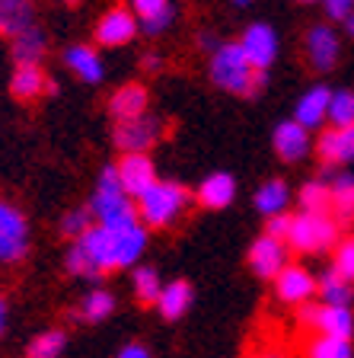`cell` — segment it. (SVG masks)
I'll return each instance as SVG.
<instances>
[{
    "label": "cell",
    "mask_w": 354,
    "mask_h": 358,
    "mask_svg": "<svg viewBox=\"0 0 354 358\" xmlns=\"http://www.w3.org/2000/svg\"><path fill=\"white\" fill-rule=\"evenodd\" d=\"M211 80L227 93H236L243 99L262 96V90L268 87V71H256L239 48V42H223L214 55H211Z\"/></svg>",
    "instance_id": "1"
},
{
    "label": "cell",
    "mask_w": 354,
    "mask_h": 358,
    "mask_svg": "<svg viewBox=\"0 0 354 358\" xmlns=\"http://www.w3.org/2000/svg\"><path fill=\"white\" fill-rule=\"evenodd\" d=\"M89 211H93L99 227H109V231H121V227L140 224L134 201L128 199V192L121 189V182H118L115 166H105V170L99 173V182H96V192H93V201H89Z\"/></svg>",
    "instance_id": "2"
},
{
    "label": "cell",
    "mask_w": 354,
    "mask_h": 358,
    "mask_svg": "<svg viewBox=\"0 0 354 358\" xmlns=\"http://www.w3.org/2000/svg\"><path fill=\"white\" fill-rule=\"evenodd\" d=\"M189 201H192V195H189L185 186L156 179L154 186L134 201V208H138V221L144 224V227H170V224L189 208Z\"/></svg>",
    "instance_id": "3"
},
{
    "label": "cell",
    "mask_w": 354,
    "mask_h": 358,
    "mask_svg": "<svg viewBox=\"0 0 354 358\" xmlns=\"http://www.w3.org/2000/svg\"><path fill=\"white\" fill-rule=\"evenodd\" d=\"M288 250L297 253L319 256L329 246L339 243V224L332 221V215H294L290 217V234H288Z\"/></svg>",
    "instance_id": "4"
},
{
    "label": "cell",
    "mask_w": 354,
    "mask_h": 358,
    "mask_svg": "<svg viewBox=\"0 0 354 358\" xmlns=\"http://www.w3.org/2000/svg\"><path fill=\"white\" fill-rule=\"evenodd\" d=\"M166 125H163L160 115H138V119H128V122H118L115 131H112V141L121 154H147L156 141L163 138Z\"/></svg>",
    "instance_id": "5"
},
{
    "label": "cell",
    "mask_w": 354,
    "mask_h": 358,
    "mask_svg": "<svg viewBox=\"0 0 354 358\" xmlns=\"http://www.w3.org/2000/svg\"><path fill=\"white\" fill-rule=\"evenodd\" d=\"M300 323L316 329L319 336L329 339H348L354 336V313L351 307H325V304H303L300 307Z\"/></svg>",
    "instance_id": "6"
},
{
    "label": "cell",
    "mask_w": 354,
    "mask_h": 358,
    "mask_svg": "<svg viewBox=\"0 0 354 358\" xmlns=\"http://www.w3.org/2000/svg\"><path fill=\"white\" fill-rule=\"evenodd\" d=\"M29 250V224L20 208L0 199V262H16Z\"/></svg>",
    "instance_id": "7"
},
{
    "label": "cell",
    "mask_w": 354,
    "mask_h": 358,
    "mask_svg": "<svg viewBox=\"0 0 354 358\" xmlns=\"http://www.w3.org/2000/svg\"><path fill=\"white\" fill-rule=\"evenodd\" d=\"M313 294H316V275L307 272L303 266L288 262V266L281 268V275L274 278V298H278L281 304L303 307L313 301Z\"/></svg>",
    "instance_id": "8"
},
{
    "label": "cell",
    "mask_w": 354,
    "mask_h": 358,
    "mask_svg": "<svg viewBox=\"0 0 354 358\" xmlns=\"http://www.w3.org/2000/svg\"><path fill=\"white\" fill-rule=\"evenodd\" d=\"M115 173L131 201H138L156 182V166L147 154H121V160L115 164Z\"/></svg>",
    "instance_id": "9"
},
{
    "label": "cell",
    "mask_w": 354,
    "mask_h": 358,
    "mask_svg": "<svg viewBox=\"0 0 354 358\" xmlns=\"http://www.w3.org/2000/svg\"><path fill=\"white\" fill-rule=\"evenodd\" d=\"M239 48L246 52V58L256 71H268L278 58V32L268 22H252V26H246L243 38H239Z\"/></svg>",
    "instance_id": "10"
},
{
    "label": "cell",
    "mask_w": 354,
    "mask_h": 358,
    "mask_svg": "<svg viewBox=\"0 0 354 358\" xmlns=\"http://www.w3.org/2000/svg\"><path fill=\"white\" fill-rule=\"evenodd\" d=\"M288 256H290L288 243H284V240L268 237V234H262V237L249 246V266H252V272H256L258 278H272V282L281 275V268L288 266Z\"/></svg>",
    "instance_id": "11"
},
{
    "label": "cell",
    "mask_w": 354,
    "mask_h": 358,
    "mask_svg": "<svg viewBox=\"0 0 354 358\" xmlns=\"http://www.w3.org/2000/svg\"><path fill=\"white\" fill-rule=\"evenodd\" d=\"M323 160V166H345L354 164V128H323L313 148Z\"/></svg>",
    "instance_id": "12"
},
{
    "label": "cell",
    "mask_w": 354,
    "mask_h": 358,
    "mask_svg": "<svg viewBox=\"0 0 354 358\" xmlns=\"http://www.w3.org/2000/svg\"><path fill=\"white\" fill-rule=\"evenodd\" d=\"M138 16L125 7H115L96 22V42L105 48H118V45H128L138 36Z\"/></svg>",
    "instance_id": "13"
},
{
    "label": "cell",
    "mask_w": 354,
    "mask_h": 358,
    "mask_svg": "<svg viewBox=\"0 0 354 358\" xmlns=\"http://www.w3.org/2000/svg\"><path fill=\"white\" fill-rule=\"evenodd\" d=\"M272 144H274V154L284 160V164H297L303 157L313 150V141H310V131L303 125H297L294 119L281 122L272 134Z\"/></svg>",
    "instance_id": "14"
},
{
    "label": "cell",
    "mask_w": 354,
    "mask_h": 358,
    "mask_svg": "<svg viewBox=\"0 0 354 358\" xmlns=\"http://www.w3.org/2000/svg\"><path fill=\"white\" fill-rule=\"evenodd\" d=\"M303 48H307V58L316 71H332L339 61V32L332 26H313L303 38Z\"/></svg>",
    "instance_id": "15"
},
{
    "label": "cell",
    "mask_w": 354,
    "mask_h": 358,
    "mask_svg": "<svg viewBox=\"0 0 354 358\" xmlns=\"http://www.w3.org/2000/svg\"><path fill=\"white\" fill-rule=\"evenodd\" d=\"M329 99H332V90H329V87H323V83L310 87L300 99H297L294 122H297V125H303L307 131L323 128L325 119H329Z\"/></svg>",
    "instance_id": "16"
},
{
    "label": "cell",
    "mask_w": 354,
    "mask_h": 358,
    "mask_svg": "<svg viewBox=\"0 0 354 358\" xmlns=\"http://www.w3.org/2000/svg\"><path fill=\"white\" fill-rule=\"evenodd\" d=\"M192 304H195V291L185 278H176V282L163 285L160 298H156V310H160L163 320H182Z\"/></svg>",
    "instance_id": "17"
},
{
    "label": "cell",
    "mask_w": 354,
    "mask_h": 358,
    "mask_svg": "<svg viewBox=\"0 0 354 358\" xmlns=\"http://www.w3.org/2000/svg\"><path fill=\"white\" fill-rule=\"evenodd\" d=\"M10 90H13L16 99H36L42 93H58V83L48 80L38 64H22L10 77Z\"/></svg>",
    "instance_id": "18"
},
{
    "label": "cell",
    "mask_w": 354,
    "mask_h": 358,
    "mask_svg": "<svg viewBox=\"0 0 354 358\" xmlns=\"http://www.w3.org/2000/svg\"><path fill=\"white\" fill-rule=\"evenodd\" d=\"M233 199H236V179L230 173H211L198 186V192H195V201L201 208H211V211L227 208Z\"/></svg>",
    "instance_id": "19"
},
{
    "label": "cell",
    "mask_w": 354,
    "mask_h": 358,
    "mask_svg": "<svg viewBox=\"0 0 354 358\" xmlns=\"http://www.w3.org/2000/svg\"><path fill=\"white\" fill-rule=\"evenodd\" d=\"M147 90L140 87V83H125V87H118L109 99V112L115 122H128V119H138L147 112Z\"/></svg>",
    "instance_id": "20"
},
{
    "label": "cell",
    "mask_w": 354,
    "mask_h": 358,
    "mask_svg": "<svg viewBox=\"0 0 354 358\" xmlns=\"http://www.w3.org/2000/svg\"><path fill=\"white\" fill-rule=\"evenodd\" d=\"M329 211H332V221L339 227H348L354 221V176L351 173H335L332 182H329Z\"/></svg>",
    "instance_id": "21"
},
{
    "label": "cell",
    "mask_w": 354,
    "mask_h": 358,
    "mask_svg": "<svg viewBox=\"0 0 354 358\" xmlns=\"http://www.w3.org/2000/svg\"><path fill=\"white\" fill-rule=\"evenodd\" d=\"M36 26V7L32 0H0V36H22Z\"/></svg>",
    "instance_id": "22"
},
{
    "label": "cell",
    "mask_w": 354,
    "mask_h": 358,
    "mask_svg": "<svg viewBox=\"0 0 354 358\" xmlns=\"http://www.w3.org/2000/svg\"><path fill=\"white\" fill-rule=\"evenodd\" d=\"M64 64L71 67L80 80H87V83H99L105 77L103 58H99L96 48H89V45H74V48H67V52H64Z\"/></svg>",
    "instance_id": "23"
},
{
    "label": "cell",
    "mask_w": 354,
    "mask_h": 358,
    "mask_svg": "<svg viewBox=\"0 0 354 358\" xmlns=\"http://www.w3.org/2000/svg\"><path fill=\"white\" fill-rule=\"evenodd\" d=\"M316 294H319V304H325V307H351L354 285L341 282L332 268H329V272H323L316 278Z\"/></svg>",
    "instance_id": "24"
},
{
    "label": "cell",
    "mask_w": 354,
    "mask_h": 358,
    "mask_svg": "<svg viewBox=\"0 0 354 358\" xmlns=\"http://www.w3.org/2000/svg\"><path fill=\"white\" fill-rule=\"evenodd\" d=\"M288 201H290V189L284 179H268L262 182L256 192V211H262L265 217L272 215H281V211H288Z\"/></svg>",
    "instance_id": "25"
},
{
    "label": "cell",
    "mask_w": 354,
    "mask_h": 358,
    "mask_svg": "<svg viewBox=\"0 0 354 358\" xmlns=\"http://www.w3.org/2000/svg\"><path fill=\"white\" fill-rule=\"evenodd\" d=\"M45 48H48V38H45V32L38 29V26H32V29H26L22 36H16V38H13L16 67H22V64H38V61L45 58Z\"/></svg>",
    "instance_id": "26"
},
{
    "label": "cell",
    "mask_w": 354,
    "mask_h": 358,
    "mask_svg": "<svg viewBox=\"0 0 354 358\" xmlns=\"http://www.w3.org/2000/svg\"><path fill=\"white\" fill-rule=\"evenodd\" d=\"M297 201H300V211L303 215H329V182L323 179H310V182H303L300 192H297Z\"/></svg>",
    "instance_id": "27"
},
{
    "label": "cell",
    "mask_w": 354,
    "mask_h": 358,
    "mask_svg": "<svg viewBox=\"0 0 354 358\" xmlns=\"http://www.w3.org/2000/svg\"><path fill=\"white\" fill-rule=\"evenodd\" d=\"M112 310H115V298L105 288L89 291L87 298L80 301V320H87V323H103Z\"/></svg>",
    "instance_id": "28"
},
{
    "label": "cell",
    "mask_w": 354,
    "mask_h": 358,
    "mask_svg": "<svg viewBox=\"0 0 354 358\" xmlns=\"http://www.w3.org/2000/svg\"><path fill=\"white\" fill-rule=\"evenodd\" d=\"M325 122H332V128H354V90H332Z\"/></svg>",
    "instance_id": "29"
},
{
    "label": "cell",
    "mask_w": 354,
    "mask_h": 358,
    "mask_svg": "<svg viewBox=\"0 0 354 358\" xmlns=\"http://www.w3.org/2000/svg\"><path fill=\"white\" fill-rule=\"evenodd\" d=\"M64 345H67V336L61 329H48V333H38L29 343L26 358H61Z\"/></svg>",
    "instance_id": "30"
},
{
    "label": "cell",
    "mask_w": 354,
    "mask_h": 358,
    "mask_svg": "<svg viewBox=\"0 0 354 358\" xmlns=\"http://www.w3.org/2000/svg\"><path fill=\"white\" fill-rule=\"evenodd\" d=\"M160 275H156L154 266H140L134 268V298L140 301V304H156V298H160Z\"/></svg>",
    "instance_id": "31"
},
{
    "label": "cell",
    "mask_w": 354,
    "mask_h": 358,
    "mask_svg": "<svg viewBox=\"0 0 354 358\" xmlns=\"http://www.w3.org/2000/svg\"><path fill=\"white\" fill-rule=\"evenodd\" d=\"M307 355L310 358H354V352H351V343H348V339L316 336V339L307 345Z\"/></svg>",
    "instance_id": "32"
},
{
    "label": "cell",
    "mask_w": 354,
    "mask_h": 358,
    "mask_svg": "<svg viewBox=\"0 0 354 358\" xmlns=\"http://www.w3.org/2000/svg\"><path fill=\"white\" fill-rule=\"evenodd\" d=\"M341 282L354 285V237H345L335 243V256H332V266H329Z\"/></svg>",
    "instance_id": "33"
},
{
    "label": "cell",
    "mask_w": 354,
    "mask_h": 358,
    "mask_svg": "<svg viewBox=\"0 0 354 358\" xmlns=\"http://www.w3.org/2000/svg\"><path fill=\"white\" fill-rule=\"evenodd\" d=\"M96 224V217H93V211H89V205H83V208H71L64 217H61V231L67 234V237H83V234L89 231Z\"/></svg>",
    "instance_id": "34"
},
{
    "label": "cell",
    "mask_w": 354,
    "mask_h": 358,
    "mask_svg": "<svg viewBox=\"0 0 354 358\" xmlns=\"http://www.w3.org/2000/svg\"><path fill=\"white\" fill-rule=\"evenodd\" d=\"M166 10H172V0H131V13L138 16V26L163 16Z\"/></svg>",
    "instance_id": "35"
},
{
    "label": "cell",
    "mask_w": 354,
    "mask_h": 358,
    "mask_svg": "<svg viewBox=\"0 0 354 358\" xmlns=\"http://www.w3.org/2000/svg\"><path fill=\"white\" fill-rule=\"evenodd\" d=\"M290 217H294V215H288V211L265 217V234H268V237H274V240H288V234H290Z\"/></svg>",
    "instance_id": "36"
},
{
    "label": "cell",
    "mask_w": 354,
    "mask_h": 358,
    "mask_svg": "<svg viewBox=\"0 0 354 358\" xmlns=\"http://www.w3.org/2000/svg\"><path fill=\"white\" fill-rule=\"evenodd\" d=\"M323 3H325L329 20H335V22H345L354 13V0H323Z\"/></svg>",
    "instance_id": "37"
},
{
    "label": "cell",
    "mask_w": 354,
    "mask_h": 358,
    "mask_svg": "<svg viewBox=\"0 0 354 358\" xmlns=\"http://www.w3.org/2000/svg\"><path fill=\"white\" fill-rule=\"evenodd\" d=\"M221 45L223 42L214 36V32H201V36H198V48H201V52H207V55H214Z\"/></svg>",
    "instance_id": "38"
},
{
    "label": "cell",
    "mask_w": 354,
    "mask_h": 358,
    "mask_svg": "<svg viewBox=\"0 0 354 358\" xmlns=\"http://www.w3.org/2000/svg\"><path fill=\"white\" fill-rule=\"evenodd\" d=\"M118 358H150V352L140 343H131V345H125V349L118 352Z\"/></svg>",
    "instance_id": "39"
},
{
    "label": "cell",
    "mask_w": 354,
    "mask_h": 358,
    "mask_svg": "<svg viewBox=\"0 0 354 358\" xmlns=\"http://www.w3.org/2000/svg\"><path fill=\"white\" fill-rule=\"evenodd\" d=\"M160 64L163 61L156 58V55H147V58H144V67H147V71H160Z\"/></svg>",
    "instance_id": "40"
},
{
    "label": "cell",
    "mask_w": 354,
    "mask_h": 358,
    "mask_svg": "<svg viewBox=\"0 0 354 358\" xmlns=\"http://www.w3.org/2000/svg\"><path fill=\"white\" fill-rule=\"evenodd\" d=\"M3 329H7V304L0 298V336H3Z\"/></svg>",
    "instance_id": "41"
},
{
    "label": "cell",
    "mask_w": 354,
    "mask_h": 358,
    "mask_svg": "<svg viewBox=\"0 0 354 358\" xmlns=\"http://www.w3.org/2000/svg\"><path fill=\"white\" fill-rule=\"evenodd\" d=\"M345 32H348V36L354 38V13H351V16H348V20H345Z\"/></svg>",
    "instance_id": "42"
},
{
    "label": "cell",
    "mask_w": 354,
    "mask_h": 358,
    "mask_svg": "<svg viewBox=\"0 0 354 358\" xmlns=\"http://www.w3.org/2000/svg\"><path fill=\"white\" fill-rule=\"evenodd\" d=\"M233 3H236V7H246V3H249V0H233Z\"/></svg>",
    "instance_id": "43"
},
{
    "label": "cell",
    "mask_w": 354,
    "mask_h": 358,
    "mask_svg": "<svg viewBox=\"0 0 354 358\" xmlns=\"http://www.w3.org/2000/svg\"><path fill=\"white\" fill-rule=\"evenodd\" d=\"M297 3H316V0H297Z\"/></svg>",
    "instance_id": "44"
},
{
    "label": "cell",
    "mask_w": 354,
    "mask_h": 358,
    "mask_svg": "<svg viewBox=\"0 0 354 358\" xmlns=\"http://www.w3.org/2000/svg\"><path fill=\"white\" fill-rule=\"evenodd\" d=\"M262 358H281V355H262Z\"/></svg>",
    "instance_id": "45"
},
{
    "label": "cell",
    "mask_w": 354,
    "mask_h": 358,
    "mask_svg": "<svg viewBox=\"0 0 354 358\" xmlns=\"http://www.w3.org/2000/svg\"><path fill=\"white\" fill-rule=\"evenodd\" d=\"M67 3H77V0H67Z\"/></svg>",
    "instance_id": "46"
}]
</instances>
